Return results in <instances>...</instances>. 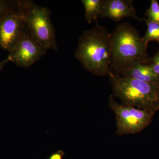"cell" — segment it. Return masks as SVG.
<instances>
[{"instance_id": "5b68a950", "label": "cell", "mask_w": 159, "mask_h": 159, "mask_svg": "<svg viewBox=\"0 0 159 159\" xmlns=\"http://www.w3.org/2000/svg\"><path fill=\"white\" fill-rule=\"evenodd\" d=\"M109 105L116 116L118 135L139 133L151 121L153 112L119 103L111 95Z\"/></svg>"}, {"instance_id": "ba28073f", "label": "cell", "mask_w": 159, "mask_h": 159, "mask_svg": "<svg viewBox=\"0 0 159 159\" xmlns=\"http://www.w3.org/2000/svg\"><path fill=\"white\" fill-rule=\"evenodd\" d=\"M101 17L108 18L116 22L125 17H132L139 20L130 0H103Z\"/></svg>"}, {"instance_id": "7a4b0ae2", "label": "cell", "mask_w": 159, "mask_h": 159, "mask_svg": "<svg viewBox=\"0 0 159 159\" xmlns=\"http://www.w3.org/2000/svg\"><path fill=\"white\" fill-rule=\"evenodd\" d=\"M111 73L120 75L134 63H146L148 61V46L129 23H122L117 25L111 33Z\"/></svg>"}, {"instance_id": "3957f363", "label": "cell", "mask_w": 159, "mask_h": 159, "mask_svg": "<svg viewBox=\"0 0 159 159\" xmlns=\"http://www.w3.org/2000/svg\"><path fill=\"white\" fill-rule=\"evenodd\" d=\"M113 96L122 103L154 112L159 108L158 85L111 72L109 74Z\"/></svg>"}, {"instance_id": "6da1fadb", "label": "cell", "mask_w": 159, "mask_h": 159, "mask_svg": "<svg viewBox=\"0 0 159 159\" xmlns=\"http://www.w3.org/2000/svg\"><path fill=\"white\" fill-rule=\"evenodd\" d=\"M111 33L96 21L93 29L84 31L79 39L75 57L86 70L96 76L110 73Z\"/></svg>"}, {"instance_id": "4fadbf2b", "label": "cell", "mask_w": 159, "mask_h": 159, "mask_svg": "<svg viewBox=\"0 0 159 159\" xmlns=\"http://www.w3.org/2000/svg\"><path fill=\"white\" fill-rule=\"evenodd\" d=\"M18 1L0 0V20L10 12L17 8Z\"/></svg>"}, {"instance_id": "30bf717a", "label": "cell", "mask_w": 159, "mask_h": 159, "mask_svg": "<svg viewBox=\"0 0 159 159\" xmlns=\"http://www.w3.org/2000/svg\"><path fill=\"white\" fill-rule=\"evenodd\" d=\"M84 10L85 18L87 22L91 24L97 21L101 17L102 14L103 0H82Z\"/></svg>"}, {"instance_id": "52a82bcc", "label": "cell", "mask_w": 159, "mask_h": 159, "mask_svg": "<svg viewBox=\"0 0 159 159\" xmlns=\"http://www.w3.org/2000/svg\"><path fill=\"white\" fill-rule=\"evenodd\" d=\"M25 27L18 1L17 8L0 20V48L10 52L21 37Z\"/></svg>"}, {"instance_id": "2e32d148", "label": "cell", "mask_w": 159, "mask_h": 159, "mask_svg": "<svg viewBox=\"0 0 159 159\" xmlns=\"http://www.w3.org/2000/svg\"><path fill=\"white\" fill-rule=\"evenodd\" d=\"M9 59L7 58V59L0 62V70H3L4 66H5V64H6V63H7V62H9Z\"/></svg>"}, {"instance_id": "7c38bea8", "label": "cell", "mask_w": 159, "mask_h": 159, "mask_svg": "<svg viewBox=\"0 0 159 159\" xmlns=\"http://www.w3.org/2000/svg\"><path fill=\"white\" fill-rule=\"evenodd\" d=\"M148 20L153 22L159 23V4L157 0L151 1L150 7L145 14Z\"/></svg>"}, {"instance_id": "ac0fdd59", "label": "cell", "mask_w": 159, "mask_h": 159, "mask_svg": "<svg viewBox=\"0 0 159 159\" xmlns=\"http://www.w3.org/2000/svg\"><path fill=\"white\" fill-rule=\"evenodd\" d=\"M158 43H159V40L158 41Z\"/></svg>"}, {"instance_id": "e0dca14e", "label": "cell", "mask_w": 159, "mask_h": 159, "mask_svg": "<svg viewBox=\"0 0 159 159\" xmlns=\"http://www.w3.org/2000/svg\"><path fill=\"white\" fill-rule=\"evenodd\" d=\"M157 96H158V98L159 103V84H158V85Z\"/></svg>"}, {"instance_id": "5bb4252c", "label": "cell", "mask_w": 159, "mask_h": 159, "mask_svg": "<svg viewBox=\"0 0 159 159\" xmlns=\"http://www.w3.org/2000/svg\"><path fill=\"white\" fill-rule=\"evenodd\" d=\"M148 61H150L149 65L153 69L154 72L159 76V51L153 57L148 58Z\"/></svg>"}, {"instance_id": "277c9868", "label": "cell", "mask_w": 159, "mask_h": 159, "mask_svg": "<svg viewBox=\"0 0 159 159\" xmlns=\"http://www.w3.org/2000/svg\"><path fill=\"white\" fill-rule=\"evenodd\" d=\"M18 6L26 27L34 40L46 50H57L55 29L51 22L50 10L29 0L18 1Z\"/></svg>"}, {"instance_id": "8992f818", "label": "cell", "mask_w": 159, "mask_h": 159, "mask_svg": "<svg viewBox=\"0 0 159 159\" xmlns=\"http://www.w3.org/2000/svg\"><path fill=\"white\" fill-rule=\"evenodd\" d=\"M9 53V61L19 66L28 67L46 54L47 50L34 40L28 29H25L17 44Z\"/></svg>"}, {"instance_id": "9a60e30c", "label": "cell", "mask_w": 159, "mask_h": 159, "mask_svg": "<svg viewBox=\"0 0 159 159\" xmlns=\"http://www.w3.org/2000/svg\"><path fill=\"white\" fill-rule=\"evenodd\" d=\"M64 152L61 150H58L51 154L48 159H63L64 157Z\"/></svg>"}, {"instance_id": "9c48e42d", "label": "cell", "mask_w": 159, "mask_h": 159, "mask_svg": "<svg viewBox=\"0 0 159 159\" xmlns=\"http://www.w3.org/2000/svg\"><path fill=\"white\" fill-rule=\"evenodd\" d=\"M119 75L147 83L159 84V76L154 72L150 65L140 61L134 63Z\"/></svg>"}, {"instance_id": "8fae6325", "label": "cell", "mask_w": 159, "mask_h": 159, "mask_svg": "<svg viewBox=\"0 0 159 159\" xmlns=\"http://www.w3.org/2000/svg\"><path fill=\"white\" fill-rule=\"evenodd\" d=\"M147 24V29L144 37H142L146 45L152 41L159 40V23L153 22L147 19H145Z\"/></svg>"}]
</instances>
